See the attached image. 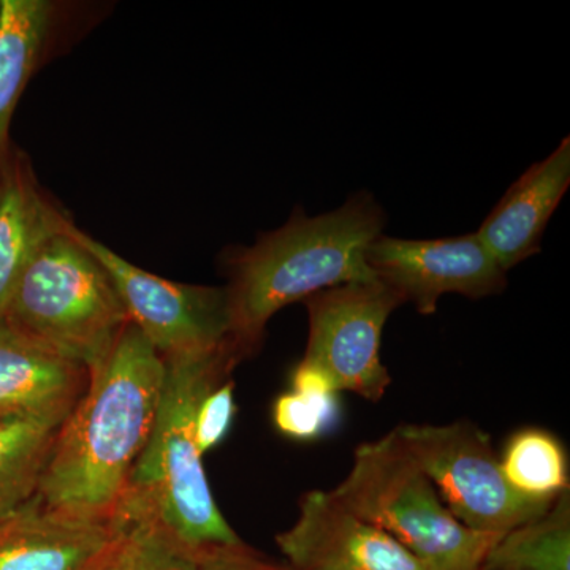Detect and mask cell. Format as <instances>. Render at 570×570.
Returning a JSON list of instances; mask_svg holds the SVG:
<instances>
[{
  "instance_id": "cell-1",
  "label": "cell",
  "mask_w": 570,
  "mask_h": 570,
  "mask_svg": "<svg viewBox=\"0 0 570 570\" xmlns=\"http://www.w3.org/2000/svg\"><path fill=\"white\" fill-rule=\"evenodd\" d=\"M164 371L163 356L129 322L55 439L39 487L45 508L116 509L151 436Z\"/></svg>"
},
{
  "instance_id": "cell-2",
  "label": "cell",
  "mask_w": 570,
  "mask_h": 570,
  "mask_svg": "<svg viewBox=\"0 0 570 570\" xmlns=\"http://www.w3.org/2000/svg\"><path fill=\"white\" fill-rule=\"evenodd\" d=\"M385 213L373 195L356 194L335 212L307 217L296 209L284 227L228 261L232 341L247 356L277 311L325 288L370 283L366 247L382 235Z\"/></svg>"
},
{
  "instance_id": "cell-3",
  "label": "cell",
  "mask_w": 570,
  "mask_h": 570,
  "mask_svg": "<svg viewBox=\"0 0 570 570\" xmlns=\"http://www.w3.org/2000/svg\"><path fill=\"white\" fill-rule=\"evenodd\" d=\"M243 358L235 343L205 354L164 358L151 436L130 474L129 489L148 499L165 527L197 553L243 542L214 501L194 430L200 401L228 381Z\"/></svg>"
},
{
  "instance_id": "cell-4",
  "label": "cell",
  "mask_w": 570,
  "mask_h": 570,
  "mask_svg": "<svg viewBox=\"0 0 570 570\" xmlns=\"http://www.w3.org/2000/svg\"><path fill=\"white\" fill-rule=\"evenodd\" d=\"M2 322L89 374L129 316L104 266L63 230L33 257Z\"/></svg>"
},
{
  "instance_id": "cell-5",
  "label": "cell",
  "mask_w": 570,
  "mask_h": 570,
  "mask_svg": "<svg viewBox=\"0 0 570 570\" xmlns=\"http://www.w3.org/2000/svg\"><path fill=\"white\" fill-rule=\"evenodd\" d=\"M332 494L397 540L425 570H480L502 538L460 523L393 431L355 450L354 466Z\"/></svg>"
},
{
  "instance_id": "cell-6",
  "label": "cell",
  "mask_w": 570,
  "mask_h": 570,
  "mask_svg": "<svg viewBox=\"0 0 570 570\" xmlns=\"http://www.w3.org/2000/svg\"><path fill=\"white\" fill-rule=\"evenodd\" d=\"M393 433L433 482L445 508L469 530L504 535L553 505L521 497L509 485L490 438L474 423H409Z\"/></svg>"
},
{
  "instance_id": "cell-7",
  "label": "cell",
  "mask_w": 570,
  "mask_h": 570,
  "mask_svg": "<svg viewBox=\"0 0 570 570\" xmlns=\"http://www.w3.org/2000/svg\"><path fill=\"white\" fill-rule=\"evenodd\" d=\"M63 230L104 266L130 324L163 358L205 354L234 343L227 288L164 279L112 253L71 220Z\"/></svg>"
},
{
  "instance_id": "cell-8",
  "label": "cell",
  "mask_w": 570,
  "mask_h": 570,
  "mask_svg": "<svg viewBox=\"0 0 570 570\" xmlns=\"http://www.w3.org/2000/svg\"><path fill=\"white\" fill-rule=\"evenodd\" d=\"M404 298L382 281L347 283L305 299L309 336L302 363L324 373L337 392L377 403L390 387L382 365V330Z\"/></svg>"
},
{
  "instance_id": "cell-9",
  "label": "cell",
  "mask_w": 570,
  "mask_h": 570,
  "mask_svg": "<svg viewBox=\"0 0 570 570\" xmlns=\"http://www.w3.org/2000/svg\"><path fill=\"white\" fill-rule=\"evenodd\" d=\"M379 281L414 303L420 314L436 313L439 298L460 294L471 299L498 295L508 285L478 235L442 239H400L379 235L365 253Z\"/></svg>"
},
{
  "instance_id": "cell-10",
  "label": "cell",
  "mask_w": 570,
  "mask_h": 570,
  "mask_svg": "<svg viewBox=\"0 0 570 570\" xmlns=\"http://www.w3.org/2000/svg\"><path fill=\"white\" fill-rule=\"evenodd\" d=\"M295 570H425L397 540L341 504L332 491H307L291 530L276 535Z\"/></svg>"
},
{
  "instance_id": "cell-11",
  "label": "cell",
  "mask_w": 570,
  "mask_h": 570,
  "mask_svg": "<svg viewBox=\"0 0 570 570\" xmlns=\"http://www.w3.org/2000/svg\"><path fill=\"white\" fill-rule=\"evenodd\" d=\"M121 515L45 508L39 494L0 520V570H85L118 534Z\"/></svg>"
},
{
  "instance_id": "cell-12",
  "label": "cell",
  "mask_w": 570,
  "mask_h": 570,
  "mask_svg": "<svg viewBox=\"0 0 570 570\" xmlns=\"http://www.w3.org/2000/svg\"><path fill=\"white\" fill-rule=\"evenodd\" d=\"M570 184V138L510 186L479 228L478 238L502 272L540 253L543 230Z\"/></svg>"
},
{
  "instance_id": "cell-13",
  "label": "cell",
  "mask_w": 570,
  "mask_h": 570,
  "mask_svg": "<svg viewBox=\"0 0 570 570\" xmlns=\"http://www.w3.org/2000/svg\"><path fill=\"white\" fill-rule=\"evenodd\" d=\"M88 381L85 367L0 322V419L71 411Z\"/></svg>"
},
{
  "instance_id": "cell-14",
  "label": "cell",
  "mask_w": 570,
  "mask_h": 570,
  "mask_svg": "<svg viewBox=\"0 0 570 570\" xmlns=\"http://www.w3.org/2000/svg\"><path fill=\"white\" fill-rule=\"evenodd\" d=\"M66 214L41 194L26 159L9 160L0 168V322L14 288L33 257L55 236L61 235Z\"/></svg>"
},
{
  "instance_id": "cell-15",
  "label": "cell",
  "mask_w": 570,
  "mask_h": 570,
  "mask_svg": "<svg viewBox=\"0 0 570 570\" xmlns=\"http://www.w3.org/2000/svg\"><path fill=\"white\" fill-rule=\"evenodd\" d=\"M118 534L85 570H198V553L157 517L148 499L127 489L116 505Z\"/></svg>"
},
{
  "instance_id": "cell-16",
  "label": "cell",
  "mask_w": 570,
  "mask_h": 570,
  "mask_svg": "<svg viewBox=\"0 0 570 570\" xmlns=\"http://www.w3.org/2000/svg\"><path fill=\"white\" fill-rule=\"evenodd\" d=\"M52 11L47 0L0 2V168L6 163L11 116L40 61Z\"/></svg>"
},
{
  "instance_id": "cell-17",
  "label": "cell",
  "mask_w": 570,
  "mask_h": 570,
  "mask_svg": "<svg viewBox=\"0 0 570 570\" xmlns=\"http://www.w3.org/2000/svg\"><path fill=\"white\" fill-rule=\"evenodd\" d=\"M70 411L0 419V520L39 494L52 444Z\"/></svg>"
},
{
  "instance_id": "cell-18",
  "label": "cell",
  "mask_w": 570,
  "mask_h": 570,
  "mask_svg": "<svg viewBox=\"0 0 570 570\" xmlns=\"http://www.w3.org/2000/svg\"><path fill=\"white\" fill-rule=\"evenodd\" d=\"M480 570H570V494L491 547Z\"/></svg>"
},
{
  "instance_id": "cell-19",
  "label": "cell",
  "mask_w": 570,
  "mask_h": 570,
  "mask_svg": "<svg viewBox=\"0 0 570 570\" xmlns=\"http://www.w3.org/2000/svg\"><path fill=\"white\" fill-rule=\"evenodd\" d=\"M501 468L521 497L554 502L569 490L568 455L553 434L528 428L510 438Z\"/></svg>"
},
{
  "instance_id": "cell-20",
  "label": "cell",
  "mask_w": 570,
  "mask_h": 570,
  "mask_svg": "<svg viewBox=\"0 0 570 570\" xmlns=\"http://www.w3.org/2000/svg\"><path fill=\"white\" fill-rule=\"evenodd\" d=\"M340 414L337 395H299L287 392L275 401L273 420L281 433L298 441L324 436L336 425Z\"/></svg>"
},
{
  "instance_id": "cell-21",
  "label": "cell",
  "mask_w": 570,
  "mask_h": 570,
  "mask_svg": "<svg viewBox=\"0 0 570 570\" xmlns=\"http://www.w3.org/2000/svg\"><path fill=\"white\" fill-rule=\"evenodd\" d=\"M236 412L234 381H225L212 390L195 412V441L202 455L224 441L234 423Z\"/></svg>"
},
{
  "instance_id": "cell-22",
  "label": "cell",
  "mask_w": 570,
  "mask_h": 570,
  "mask_svg": "<svg viewBox=\"0 0 570 570\" xmlns=\"http://www.w3.org/2000/svg\"><path fill=\"white\" fill-rule=\"evenodd\" d=\"M198 570H295L276 564L250 550L245 542L238 546L212 547L198 551Z\"/></svg>"
}]
</instances>
